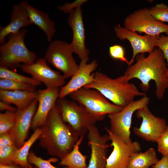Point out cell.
Instances as JSON below:
<instances>
[{
	"mask_svg": "<svg viewBox=\"0 0 168 168\" xmlns=\"http://www.w3.org/2000/svg\"><path fill=\"white\" fill-rule=\"evenodd\" d=\"M88 59L81 60L79 68L68 82L60 89L58 98H63L91 83L94 80L98 64L96 60L87 63Z\"/></svg>",
	"mask_w": 168,
	"mask_h": 168,
	"instance_id": "obj_15",
	"label": "cell"
},
{
	"mask_svg": "<svg viewBox=\"0 0 168 168\" xmlns=\"http://www.w3.org/2000/svg\"><path fill=\"white\" fill-rule=\"evenodd\" d=\"M151 15L156 20L168 22V6L162 3L156 4L149 9Z\"/></svg>",
	"mask_w": 168,
	"mask_h": 168,
	"instance_id": "obj_29",
	"label": "cell"
},
{
	"mask_svg": "<svg viewBox=\"0 0 168 168\" xmlns=\"http://www.w3.org/2000/svg\"><path fill=\"white\" fill-rule=\"evenodd\" d=\"M17 108L11 106L10 104L2 100L0 101V110L1 111L16 112Z\"/></svg>",
	"mask_w": 168,
	"mask_h": 168,
	"instance_id": "obj_37",
	"label": "cell"
},
{
	"mask_svg": "<svg viewBox=\"0 0 168 168\" xmlns=\"http://www.w3.org/2000/svg\"><path fill=\"white\" fill-rule=\"evenodd\" d=\"M39 145L48 154L60 160L70 152L80 138L78 133L61 117L56 104L40 128Z\"/></svg>",
	"mask_w": 168,
	"mask_h": 168,
	"instance_id": "obj_1",
	"label": "cell"
},
{
	"mask_svg": "<svg viewBox=\"0 0 168 168\" xmlns=\"http://www.w3.org/2000/svg\"><path fill=\"white\" fill-rule=\"evenodd\" d=\"M69 14L68 23L72 31V40L70 44L72 52L77 54L81 60L89 59V52L85 45V29L81 7Z\"/></svg>",
	"mask_w": 168,
	"mask_h": 168,
	"instance_id": "obj_17",
	"label": "cell"
},
{
	"mask_svg": "<svg viewBox=\"0 0 168 168\" xmlns=\"http://www.w3.org/2000/svg\"><path fill=\"white\" fill-rule=\"evenodd\" d=\"M135 59L136 63L128 67L124 72L127 80L129 82L133 78L139 79L141 82L139 86L144 92L150 89L151 81H154L156 96L162 99L168 89V77L166 63L161 50L155 49L147 57L144 54H139Z\"/></svg>",
	"mask_w": 168,
	"mask_h": 168,
	"instance_id": "obj_2",
	"label": "cell"
},
{
	"mask_svg": "<svg viewBox=\"0 0 168 168\" xmlns=\"http://www.w3.org/2000/svg\"><path fill=\"white\" fill-rule=\"evenodd\" d=\"M69 96L71 98L83 107L96 120L101 121L105 116L120 111L123 108L115 105L96 90L83 87Z\"/></svg>",
	"mask_w": 168,
	"mask_h": 168,
	"instance_id": "obj_5",
	"label": "cell"
},
{
	"mask_svg": "<svg viewBox=\"0 0 168 168\" xmlns=\"http://www.w3.org/2000/svg\"><path fill=\"white\" fill-rule=\"evenodd\" d=\"M0 78L27 84L35 87L41 84V82L32 77L23 76L9 68L2 67H0Z\"/></svg>",
	"mask_w": 168,
	"mask_h": 168,
	"instance_id": "obj_25",
	"label": "cell"
},
{
	"mask_svg": "<svg viewBox=\"0 0 168 168\" xmlns=\"http://www.w3.org/2000/svg\"><path fill=\"white\" fill-rule=\"evenodd\" d=\"M114 30L116 36L122 40H128L133 48V56L129 61L128 67L133 64L138 54L146 53L149 54L152 52L160 36V35L153 36L146 34L142 35L119 26H115Z\"/></svg>",
	"mask_w": 168,
	"mask_h": 168,
	"instance_id": "obj_13",
	"label": "cell"
},
{
	"mask_svg": "<svg viewBox=\"0 0 168 168\" xmlns=\"http://www.w3.org/2000/svg\"><path fill=\"white\" fill-rule=\"evenodd\" d=\"M83 137L81 136L72 151L60 160V165L68 168H87V156L83 155L79 150Z\"/></svg>",
	"mask_w": 168,
	"mask_h": 168,
	"instance_id": "obj_22",
	"label": "cell"
},
{
	"mask_svg": "<svg viewBox=\"0 0 168 168\" xmlns=\"http://www.w3.org/2000/svg\"><path fill=\"white\" fill-rule=\"evenodd\" d=\"M40 128L34 130L31 135L23 145L18 149L16 153L13 163L19 165L24 168H33L34 166L30 164L28 160V156L32 145L38 140L41 133Z\"/></svg>",
	"mask_w": 168,
	"mask_h": 168,
	"instance_id": "obj_24",
	"label": "cell"
},
{
	"mask_svg": "<svg viewBox=\"0 0 168 168\" xmlns=\"http://www.w3.org/2000/svg\"><path fill=\"white\" fill-rule=\"evenodd\" d=\"M35 86L30 84L19 82L8 79H0V90L35 91Z\"/></svg>",
	"mask_w": 168,
	"mask_h": 168,
	"instance_id": "obj_26",
	"label": "cell"
},
{
	"mask_svg": "<svg viewBox=\"0 0 168 168\" xmlns=\"http://www.w3.org/2000/svg\"><path fill=\"white\" fill-rule=\"evenodd\" d=\"M12 145H15L10 133L8 132L0 134V147Z\"/></svg>",
	"mask_w": 168,
	"mask_h": 168,
	"instance_id": "obj_35",
	"label": "cell"
},
{
	"mask_svg": "<svg viewBox=\"0 0 168 168\" xmlns=\"http://www.w3.org/2000/svg\"><path fill=\"white\" fill-rule=\"evenodd\" d=\"M152 168H168V156H162L155 164L152 166Z\"/></svg>",
	"mask_w": 168,
	"mask_h": 168,
	"instance_id": "obj_36",
	"label": "cell"
},
{
	"mask_svg": "<svg viewBox=\"0 0 168 168\" xmlns=\"http://www.w3.org/2000/svg\"><path fill=\"white\" fill-rule=\"evenodd\" d=\"M86 0H77L72 3H66L63 5L58 7V9L65 13H69L72 11L81 7V6Z\"/></svg>",
	"mask_w": 168,
	"mask_h": 168,
	"instance_id": "obj_34",
	"label": "cell"
},
{
	"mask_svg": "<svg viewBox=\"0 0 168 168\" xmlns=\"http://www.w3.org/2000/svg\"><path fill=\"white\" fill-rule=\"evenodd\" d=\"M21 71L28 74L36 80L43 83L46 88H58L65 84L63 74L52 69L47 64L45 58L37 59L30 64H21Z\"/></svg>",
	"mask_w": 168,
	"mask_h": 168,
	"instance_id": "obj_11",
	"label": "cell"
},
{
	"mask_svg": "<svg viewBox=\"0 0 168 168\" xmlns=\"http://www.w3.org/2000/svg\"><path fill=\"white\" fill-rule=\"evenodd\" d=\"M136 115L142 122L139 128L133 127L134 133L146 141L156 142L167 126L165 119L153 115L148 106L138 110Z\"/></svg>",
	"mask_w": 168,
	"mask_h": 168,
	"instance_id": "obj_12",
	"label": "cell"
},
{
	"mask_svg": "<svg viewBox=\"0 0 168 168\" xmlns=\"http://www.w3.org/2000/svg\"><path fill=\"white\" fill-rule=\"evenodd\" d=\"M159 160L155 149L150 148L144 152L133 154L128 168H148L155 164Z\"/></svg>",
	"mask_w": 168,
	"mask_h": 168,
	"instance_id": "obj_23",
	"label": "cell"
},
{
	"mask_svg": "<svg viewBox=\"0 0 168 168\" xmlns=\"http://www.w3.org/2000/svg\"><path fill=\"white\" fill-rule=\"evenodd\" d=\"M59 91V88H46L36 91L38 105L32 121L30 128L34 130L44 123L58 99Z\"/></svg>",
	"mask_w": 168,
	"mask_h": 168,
	"instance_id": "obj_18",
	"label": "cell"
},
{
	"mask_svg": "<svg viewBox=\"0 0 168 168\" xmlns=\"http://www.w3.org/2000/svg\"><path fill=\"white\" fill-rule=\"evenodd\" d=\"M38 105V102L36 99L26 108L17 109L16 124L9 132L18 149L22 147L26 142Z\"/></svg>",
	"mask_w": 168,
	"mask_h": 168,
	"instance_id": "obj_16",
	"label": "cell"
},
{
	"mask_svg": "<svg viewBox=\"0 0 168 168\" xmlns=\"http://www.w3.org/2000/svg\"><path fill=\"white\" fill-rule=\"evenodd\" d=\"M156 46L162 51L168 67V35H161L157 40Z\"/></svg>",
	"mask_w": 168,
	"mask_h": 168,
	"instance_id": "obj_33",
	"label": "cell"
},
{
	"mask_svg": "<svg viewBox=\"0 0 168 168\" xmlns=\"http://www.w3.org/2000/svg\"><path fill=\"white\" fill-rule=\"evenodd\" d=\"M88 145L91 149V157L87 168H105L106 163L108 135H101L95 125L90 127L88 132Z\"/></svg>",
	"mask_w": 168,
	"mask_h": 168,
	"instance_id": "obj_14",
	"label": "cell"
},
{
	"mask_svg": "<svg viewBox=\"0 0 168 168\" xmlns=\"http://www.w3.org/2000/svg\"><path fill=\"white\" fill-rule=\"evenodd\" d=\"M0 168H24L22 166L13 163H0Z\"/></svg>",
	"mask_w": 168,
	"mask_h": 168,
	"instance_id": "obj_38",
	"label": "cell"
},
{
	"mask_svg": "<svg viewBox=\"0 0 168 168\" xmlns=\"http://www.w3.org/2000/svg\"><path fill=\"white\" fill-rule=\"evenodd\" d=\"M29 163L37 168H68L66 167L62 168L56 167L52 164L58 161V158L52 157L48 160H44L36 155L32 151H30L28 156Z\"/></svg>",
	"mask_w": 168,
	"mask_h": 168,
	"instance_id": "obj_27",
	"label": "cell"
},
{
	"mask_svg": "<svg viewBox=\"0 0 168 168\" xmlns=\"http://www.w3.org/2000/svg\"><path fill=\"white\" fill-rule=\"evenodd\" d=\"M33 168H37L36 167L34 166V167Z\"/></svg>",
	"mask_w": 168,
	"mask_h": 168,
	"instance_id": "obj_40",
	"label": "cell"
},
{
	"mask_svg": "<svg viewBox=\"0 0 168 168\" xmlns=\"http://www.w3.org/2000/svg\"><path fill=\"white\" fill-rule=\"evenodd\" d=\"M84 87L96 90L114 104L124 108L136 96L147 95L133 84L129 82L124 75L112 78L100 72L95 73L93 81Z\"/></svg>",
	"mask_w": 168,
	"mask_h": 168,
	"instance_id": "obj_3",
	"label": "cell"
},
{
	"mask_svg": "<svg viewBox=\"0 0 168 168\" xmlns=\"http://www.w3.org/2000/svg\"><path fill=\"white\" fill-rule=\"evenodd\" d=\"M33 24L22 2L14 5L11 13L10 23L5 26L0 27V43H5L6 37L18 32L23 27Z\"/></svg>",
	"mask_w": 168,
	"mask_h": 168,
	"instance_id": "obj_19",
	"label": "cell"
},
{
	"mask_svg": "<svg viewBox=\"0 0 168 168\" xmlns=\"http://www.w3.org/2000/svg\"><path fill=\"white\" fill-rule=\"evenodd\" d=\"M150 99L147 95L133 100L120 111L108 115L110 123V130L126 143L132 141L130 138V128L134 112L148 106Z\"/></svg>",
	"mask_w": 168,
	"mask_h": 168,
	"instance_id": "obj_7",
	"label": "cell"
},
{
	"mask_svg": "<svg viewBox=\"0 0 168 168\" xmlns=\"http://www.w3.org/2000/svg\"><path fill=\"white\" fill-rule=\"evenodd\" d=\"M70 44L60 40L51 42L44 55L49 63L61 71L64 78L71 77L76 72L79 65L72 55Z\"/></svg>",
	"mask_w": 168,
	"mask_h": 168,
	"instance_id": "obj_8",
	"label": "cell"
},
{
	"mask_svg": "<svg viewBox=\"0 0 168 168\" xmlns=\"http://www.w3.org/2000/svg\"><path fill=\"white\" fill-rule=\"evenodd\" d=\"M158 151L162 156H168V126L156 140Z\"/></svg>",
	"mask_w": 168,
	"mask_h": 168,
	"instance_id": "obj_31",
	"label": "cell"
},
{
	"mask_svg": "<svg viewBox=\"0 0 168 168\" xmlns=\"http://www.w3.org/2000/svg\"><path fill=\"white\" fill-rule=\"evenodd\" d=\"M166 75L167 77H168V68H167V71H166Z\"/></svg>",
	"mask_w": 168,
	"mask_h": 168,
	"instance_id": "obj_39",
	"label": "cell"
},
{
	"mask_svg": "<svg viewBox=\"0 0 168 168\" xmlns=\"http://www.w3.org/2000/svg\"><path fill=\"white\" fill-rule=\"evenodd\" d=\"M109 54L112 58L128 64L129 61L125 57L124 49L122 46L118 44L111 46L109 49Z\"/></svg>",
	"mask_w": 168,
	"mask_h": 168,
	"instance_id": "obj_32",
	"label": "cell"
},
{
	"mask_svg": "<svg viewBox=\"0 0 168 168\" xmlns=\"http://www.w3.org/2000/svg\"><path fill=\"white\" fill-rule=\"evenodd\" d=\"M56 105L63 120L84 137L89 128L97 121L82 106L74 101L58 98Z\"/></svg>",
	"mask_w": 168,
	"mask_h": 168,
	"instance_id": "obj_6",
	"label": "cell"
},
{
	"mask_svg": "<svg viewBox=\"0 0 168 168\" xmlns=\"http://www.w3.org/2000/svg\"><path fill=\"white\" fill-rule=\"evenodd\" d=\"M126 29L140 34L157 35L162 33L168 35V25L156 20L151 15L149 9L143 8L129 15L124 21Z\"/></svg>",
	"mask_w": 168,
	"mask_h": 168,
	"instance_id": "obj_9",
	"label": "cell"
},
{
	"mask_svg": "<svg viewBox=\"0 0 168 168\" xmlns=\"http://www.w3.org/2000/svg\"><path fill=\"white\" fill-rule=\"evenodd\" d=\"M36 92L27 91L0 90V98L9 104H13L20 109L29 106L36 99Z\"/></svg>",
	"mask_w": 168,
	"mask_h": 168,
	"instance_id": "obj_21",
	"label": "cell"
},
{
	"mask_svg": "<svg viewBox=\"0 0 168 168\" xmlns=\"http://www.w3.org/2000/svg\"><path fill=\"white\" fill-rule=\"evenodd\" d=\"M16 111L0 114V134L9 132L14 126L16 120Z\"/></svg>",
	"mask_w": 168,
	"mask_h": 168,
	"instance_id": "obj_28",
	"label": "cell"
},
{
	"mask_svg": "<svg viewBox=\"0 0 168 168\" xmlns=\"http://www.w3.org/2000/svg\"><path fill=\"white\" fill-rule=\"evenodd\" d=\"M111 142L110 146L113 149L107 158L105 168H128L131 156L141 150L138 142L126 143L114 134L109 129L105 128Z\"/></svg>",
	"mask_w": 168,
	"mask_h": 168,
	"instance_id": "obj_10",
	"label": "cell"
},
{
	"mask_svg": "<svg viewBox=\"0 0 168 168\" xmlns=\"http://www.w3.org/2000/svg\"><path fill=\"white\" fill-rule=\"evenodd\" d=\"M18 149L15 145L0 147V163H13L15 155Z\"/></svg>",
	"mask_w": 168,
	"mask_h": 168,
	"instance_id": "obj_30",
	"label": "cell"
},
{
	"mask_svg": "<svg viewBox=\"0 0 168 168\" xmlns=\"http://www.w3.org/2000/svg\"><path fill=\"white\" fill-rule=\"evenodd\" d=\"M22 2L32 24L41 30L46 35L48 41L51 42L55 32L54 22L50 19L48 13L35 8L26 0Z\"/></svg>",
	"mask_w": 168,
	"mask_h": 168,
	"instance_id": "obj_20",
	"label": "cell"
},
{
	"mask_svg": "<svg viewBox=\"0 0 168 168\" xmlns=\"http://www.w3.org/2000/svg\"><path fill=\"white\" fill-rule=\"evenodd\" d=\"M27 30L22 29L11 34L8 40L0 47V67L9 68L19 66L22 63L30 64L36 60V53L30 50L24 42Z\"/></svg>",
	"mask_w": 168,
	"mask_h": 168,
	"instance_id": "obj_4",
	"label": "cell"
}]
</instances>
